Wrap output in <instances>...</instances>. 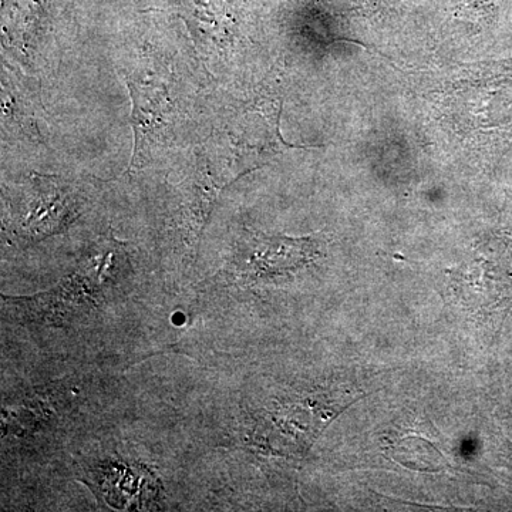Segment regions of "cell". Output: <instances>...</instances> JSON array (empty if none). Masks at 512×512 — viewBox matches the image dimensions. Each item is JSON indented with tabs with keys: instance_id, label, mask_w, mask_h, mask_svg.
<instances>
[{
	"instance_id": "6da1fadb",
	"label": "cell",
	"mask_w": 512,
	"mask_h": 512,
	"mask_svg": "<svg viewBox=\"0 0 512 512\" xmlns=\"http://www.w3.org/2000/svg\"><path fill=\"white\" fill-rule=\"evenodd\" d=\"M133 101L131 127L134 130V150L128 171L141 170L153 160L154 151L167 146L173 138L175 111L163 87L140 84L127 79Z\"/></svg>"
},
{
	"instance_id": "7a4b0ae2",
	"label": "cell",
	"mask_w": 512,
	"mask_h": 512,
	"mask_svg": "<svg viewBox=\"0 0 512 512\" xmlns=\"http://www.w3.org/2000/svg\"><path fill=\"white\" fill-rule=\"evenodd\" d=\"M245 264L254 275H278L301 269L319 255L315 237L291 238L285 235H255Z\"/></svg>"
},
{
	"instance_id": "3957f363",
	"label": "cell",
	"mask_w": 512,
	"mask_h": 512,
	"mask_svg": "<svg viewBox=\"0 0 512 512\" xmlns=\"http://www.w3.org/2000/svg\"><path fill=\"white\" fill-rule=\"evenodd\" d=\"M231 183L217 184L212 180L207 163L198 164L190 178L185 181V220H187L188 242L197 244L202 229L210 220L212 208L218 195Z\"/></svg>"
}]
</instances>
